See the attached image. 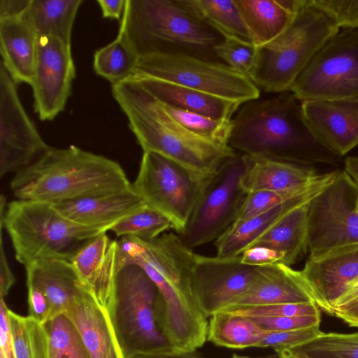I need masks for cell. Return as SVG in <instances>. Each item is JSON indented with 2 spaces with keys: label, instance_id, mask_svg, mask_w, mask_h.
I'll return each mask as SVG.
<instances>
[{
  "label": "cell",
  "instance_id": "26",
  "mask_svg": "<svg viewBox=\"0 0 358 358\" xmlns=\"http://www.w3.org/2000/svg\"><path fill=\"white\" fill-rule=\"evenodd\" d=\"M162 103L216 120H231L241 104L164 80L133 76Z\"/></svg>",
  "mask_w": 358,
  "mask_h": 358
},
{
  "label": "cell",
  "instance_id": "14",
  "mask_svg": "<svg viewBox=\"0 0 358 358\" xmlns=\"http://www.w3.org/2000/svg\"><path fill=\"white\" fill-rule=\"evenodd\" d=\"M24 110L13 80L0 62V176L17 173L49 148Z\"/></svg>",
  "mask_w": 358,
  "mask_h": 358
},
{
  "label": "cell",
  "instance_id": "27",
  "mask_svg": "<svg viewBox=\"0 0 358 358\" xmlns=\"http://www.w3.org/2000/svg\"><path fill=\"white\" fill-rule=\"evenodd\" d=\"M326 187L292 198L257 216L235 221L215 241L216 256L231 257L240 255L287 213L309 202Z\"/></svg>",
  "mask_w": 358,
  "mask_h": 358
},
{
  "label": "cell",
  "instance_id": "48",
  "mask_svg": "<svg viewBox=\"0 0 358 358\" xmlns=\"http://www.w3.org/2000/svg\"><path fill=\"white\" fill-rule=\"evenodd\" d=\"M358 300V275L349 283L343 294L333 306V315L336 311L344 309Z\"/></svg>",
  "mask_w": 358,
  "mask_h": 358
},
{
  "label": "cell",
  "instance_id": "13",
  "mask_svg": "<svg viewBox=\"0 0 358 358\" xmlns=\"http://www.w3.org/2000/svg\"><path fill=\"white\" fill-rule=\"evenodd\" d=\"M243 155L227 159L209 178L184 231L179 235L192 249L215 241L236 220L247 193L241 186Z\"/></svg>",
  "mask_w": 358,
  "mask_h": 358
},
{
  "label": "cell",
  "instance_id": "9",
  "mask_svg": "<svg viewBox=\"0 0 358 358\" xmlns=\"http://www.w3.org/2000/svg\"><path fill=\"white\" fill-rule=\"evenodd\" d=\"M133 76L164 80L241 105L258 99L260 93L248 76L224 63L180 52L141 56Z\"/></svg>",
  "mask_w": 358,
  "mask_h": 358
},
{
  "label": "cell",
  "instance_id": "44",
  "mask_svg": "<svg viewBox=\"0 0 358 358\" xmlns=\"http://www.w3.org/2000/svg\"><path fill=\"white\" fill-rule=\"evenodd\" d=\"M241 262L254 267H266L282 264L284 255L279 251L263 245H253L241 254Z\"/></svg>",
  "mask_w": 358,
  "mask_h": 358
},
{
  "label": "cell",
  "instance_id": "50",
  "mask_svg": "<svg viewBox=\"0 0 358 358\" xmlns=\"http://www.w3.org/2000/svg\"><path fill=\"white\" fill-rule=\"evenodd\" d=\"M127 0H97L102 15L106 18L119 20L122 18Z\"/></svg>",
  "mask_w": 358,
  "mask_h": 358
},
{
  "label": "cell",
  "instance_id": "8",
  "mask_svg": "<svg viewBox=\"0 0 358 358\" xmlns=\"http://www.w3.org/2000/svg\"><path fill=\"white\" fill-rule=\"evenodd\" d=\"M339 31L311 0H304L288 27L273 41L257 48L249 78L266 92L290 91L313 56Z\"/></svg>",
  "mask_w": 358,
  "mask_h": 358
},
{
  "label": "cell",
  "instance_id": "20",
  "mask_svg": "<svg viewBox=\"0 0 358 358\" xmlns=\"http://www.w3.org/2000/svg\"><path fill=\"white\" fill-rule=\"evenodd\" d=\"M24 268L27 284L38 288L46 297L51 319L65 314L78 299L90 292L69 261L43 259Z\"/></svg>",
  "mask_w": 358,
  "mask_h": 358
},
{
  "label": "cell",
  "instance_id": "53",
  "mask_svg": "<svg viewBox=\"0 0 358 358\" xmlns=\"http://www.w3.org/2000/svg\"><path fill=\"white\" fill-rule=\"evenodd\" d=\"M358 187V157H348L343 170Z\"/></svg>",
  "mask_w": 358,
  "mask_h": 358
},
{
  "label": "cell",
  "instance_id": "2",
  "mask_svg": "<svg viewBox=\"0 0 358 358\" xmlns=\"http://www.w3.org/2000/svg\"><path fill=\"white\" fill-rule=\"evenodd\" d=\"M10 187L16 199L56 204L127 190L132 183L117 162L71 145L49 147Z\"/></svg>",
  "mask_w": 358,
  "mask_h": 358
},
{
  "label": "cell",
  "instance_id": "17",
  "mask_svg": "<svg viewBox=\"0 0 358 358\" xmlns=\"http://www.w3.org/2000/svg\"><path fill=\"white\" fill-rule=\"evenodd\" d=\"M301 104L310 129L334 155L343 157L358 145V96Z\"/></svg>",
  "mask_w": 358,
  "mask_h": 358
},
{
  "label": "cell",
  "instance_id": "18",
  "mask_svg": "<svg viewBox=\"0 0 358 358\" xmlns=\"http://www.w3.org/2000/svg\"><path fill=\"white\" fill-rule=\"evenodd\" d=\"M298 273L321 310L333 315V306L358 275V245L309 257Z\"/></svg>",
  "mask_w": 358,
  "mask_h": 358
},
{
  "label": "cell",
  "instance_id": "45",
  "mask_svg": "<svg viewBox=\"0 0 358 358\" xmlns=\"http://www.w3.org/2000/svg\"><path fill=\"white\" fill-rule=\"evenodd\" d=\"M28 290L29 316L36 319L42 324L51 320L49 303L43 294L36 287L27 284Z\"/></svg>",
  "mask_w": 358,
  "mask_h": 358
},
{
  "label": "cell",
  "instance_id": "40",
  "mask_svg": "<svg viewBox=\"0 0 358 358\" xmlns=\"http://www.w3.org/2000/svg\"><path fill=\"white\" fill-rule=\"evenodd\" d=\"M213 50L222 62L241 73L249 76L255 65L257 54V48L252 44L224 38Z\"/></svg>",
  "mask_w": 358,
  "mask_h": 358
},
{
  "label": "cell",
  "instance_id": "52",
  "mask_svg": "<svg viewBox=\"0 0 358 358\" xmlns=\"http://www.w3.org/2000/svg\"><path fill=\"white\" fill-rule=\"evenodd\" d=\"M132 358H206L204 357L198 355L194 352H159L140 355L135 356Z\"/></svg>",
  "mask_w": 358,
  "mask_h": 358
},
{
  "label": "cell",
  "instance_id": "39",
  "mask_svg": "<svg viewBox=\"0 0 358 358\" xmlns=\"http://www.w3.org/2000/svg\"><path fill=\"white\" fill-rule=\"evenodd\" d=\"M221 310L250 318L321 315V310L313 301L229 306Z\"/></svg>",
  "mask_w": 358,
  "mask_h": 358
},
{
  "label": "cell",
  "instance_id": "15",
  "mask_svg": "<svg viewBox=\"0 0 358 358\" xmlns=\"http://www.w3.org/2000/svg\"><path fill=\"white\" fill-rule=\"evenodd\" d=\"M71 45L51 37H38V54L31 85L34 108L43 120H52L65 108L75 78Z\"/></svg>",
  "mask_w": 358,
  "mask_h": 358
},
{
  "label": "cell",
  "instance_id": "21",
  "mask_svg": "<svg viewBox=\"0 0 358 358\" xmlns=\"http://www.w3.org/2000/svg\"><path fill=\"white\" fill-rule=\"evenodd\" d=\"M244 169L241 186L247 193L268 190L291 192L306 189L323 176L301 165L242 154Z\"/></svg>",
  "mask_w": 358,
  "mask_h": 358
},
{
  "label": "cell",
  "instance_id": "36",
  "mask_svg": "<svg viewBox=\"0 0 358 358\" xmlns=\"http://www.w3.org/2000/svg\"><path fill=\"white\" fill-rule=\"evenodd\" d=\"M169 229L172 223L147 204L114 224L110 229L117 237L131 236L144 241L155 239Z\"/></svg>",
  "mask_w": 358,
  "mask_h": 358
},
{
  "label": "cell",
  "instance_id": "43",
  "mask_svg": "<svg viewBox=\"0 0 358 358\" xmlns=\"http://www.w3.org/2000/svg\"><path fill=\"white\" fill-rule=\"evenodd\" d=\"M266 332L286 331L320 326L321 315L251 318Z\"/></svg>",
  "mask_w": 358,
  "mask_h": 358
},
{
  "label": "cell",
  "instance_id": "1",
  "mask_svg": "<svg viewBox=\"0 0 358 358\" xmlns=\"http://www.w3.org/2000/svg\"><path fill=\"white\" fill-rule=\"evenodd\" d=\"M117 245L119 266L138 265L159 289L164 305L165 331L173 351L194 352L203 346L208 323L193 287L196 252L174 233L150 241L124 236Z\"/></svg>",
  "mask_w": 358,
  "mask_h": 358
},
{
  "label": "cell",
  "instance_id": "7",
  "mask_svg": "<svg viewBox=\"0 0 358 358\" xmlns=\"http://www.w3.org/2000/svg\"><path fill=\"white\" fill-rule=\"evenodd\" d=\"M108 312L124 358L174 352L165 331L162 296L138 265L118 268Z\"/></svg>",
  "mask_w": 358,
  "mask_h": 358
},
{
  "label": "cell",
  "instance_id": "4",
  "mask_svg": "<svg viewBox=\"0 0 358 358\" xmlns=\"http://www.w3.org/2000/svg\"><path fill=\"white\" fill-rule=\"evenodd\" d=\"M112 93L143 152L163 155L203 177L213 175L227 159L236 154L229 145L189 132L134 79L113 85Z\"/></svg>",
  "mask_w": 358,
  "mask_h": 358
},
{
  "label": "cell",
  "instance_id": "33",
  "mask_svg": "<svg viewBox=\"0 0 358 358\" xmlns=\"http://www.w3.org/2000/svg\"><path fill=\"white\" fill-rule=\"evenodd\" d=\"M139 56L124 32L119 30L116 38L99 49L94 55L95 72L113 85L129 79L134 73Z\"/></svg>",
  "mask_w": 358,
  "mask_h": 358
},
{
  "label": "cell",
  "instance_id": "28",
  "mask_svg": "<svg viewBox=\"0 0 358 358\" xmlns=\"http://www.w3.org/2000/svg\"><path fill=\"white\" fill-rule=\"evenodd\" d=\"M234 2L257 48L279 36L295 14L285 8L280 0H234Z\"/></svg>",
  "mask_w": 358,
  "mask_h": 358
},
{
  "label": "cell",
  "instance_id": "29",
  "mask_svg": "<svg viewBox=\"0 0 358 358\" xmlns=\"http://www.w3.org/2000/svg\"><path fill=\"white\" fill-rule=\"evenodd\" d=\"M308 203L289 211L250 247H268L284 255L282 264L296 263L308 250Z\"/></svg>",
  "mask_w": 358,
  "mask_h": 358
},
{
  "label": "cell",
  "instance_id": "35",
  "mask_svg": "<svg viewBox=\"0 0 358 358\" xmlns=\"http://www.w3.org/2000/svg\"><path fill=\"white\" fill-rule=\"evenodd\" d=\"M8 316L15 358H50L49 337L44 324L10 309Z\"/></svg>",
  "mask_w": 358,
  "mask_h": 358
},
{
  "label": "cell",
  "instance_id": "42",
  "mask_svg": "<svg viewBox=\"0 0 358 358\" xmlns=\"http://www.w3.org/2000/svg\"><path fill=\"white\" fill-rule=\"evenodd\" d=\"M322 333L320 326L286 331L267 332L257 348H271L279 353L304 344Z\"/></svg>",
  "mask_w": 358,
  "mask_h": 358
},
{
  "label": "cell",
  "instance_id": "12",
  "mask_svg": "<svg viewBox=\"0 0 358 358\" xmlns=\"http://www.w3.org/2000/svg\"><path fill=\"white\" fill-rule=\"evenodd\" d=\"M307 222L309 257L358 245V187L344 171L309 201Z\"/></svg>",
  "mask_w": 358,
  "mask_h": 358
},
{
  "label": "cell",
  "instance_id": "32",
  "mask_svg": "<svg viewBox=\"0 0 358 358\" xmlns=\"http://www.w3.org/2000/svg\"><path fill=\"white\" fill-rule=\"evenodd\" d=\"M210 317L207 340L220 347L257 348L267 333L250 317L222 310Z\"/></svg>",
  "mask_w": 358,
  "mask_h": 358
},
{
  "label": "cell",
  "instance_id": "5",
  "mask_svg": "<svg viewBox=\"0 0 358 358\" xmlns=\"http://www.w3.org/2000/svg\"><path fill=\"white\" fill-rule=\"evenodd\" d=\"M120 29L139 57L180 52L222 62L213 49L224 37L194 16L180 0H127Z\"/></svg>",
  "mask_w": 358,
  "mask_h": 358
},
{
  "label": "cell",
  "instance_id": "31",
  "mask_svg": "<svg viewBox=\"0 0 358 358\" xmlns=\"http://www.w3.org/2000/svg\"><path fill=\"white\" fill-rule=\"evenodd\" d=\"M180 1L194 16L216 30L224 38L252 44L234 0Z\"/></svg>",
  "mask_w": 358,
  "mask_h": 358
},
{
  "label": "cell",
  "instance_id": "30",
  "mask_svg": "<svg viewBox=\"0 0 358 358\" xmlns=\"http://www.w3.org/2000/svg\"><path fill=\"white\" fill-rule=\"evenodd\" d=\"M82 0H31L26 14L38 37L71 45L72 28Z\"/></svg>",
  "mask_w": 358,
  "mask_h": 358
},
{
  "label": "cell",
  "instance_id": "11",
  "mask_svg": "<svg viewBox=\"0 0 358 358\" xmlns=\"http://www.w3.org/2000/svg\"><path fill=\"white\" fill-rule=\"evenodd\" d=\"M290 92L301 101L358 96V29H342L317 52Z\"/></svg>",
  "mask_w": 358,
  "mask_h": 358
},
{
  "label": "cell",
  "instance_id": "38",
  "mask_svg": "<svg viewBox=\"0 0 358 358\" xmlns=\"http://www.w3.org/2000/svg\"><path fill=\"white\" fill-rule=\"evenodd\" d=\"M162 104L166 112L189 132L201 138L229 145L231 120H216Z\"/></svg>",
  "mask_w": 358,
  "mask_h": 358
},
{
  "label": "cell",
  "instance_id": "22",
  "mask_svg": "<svg viewBox=\"0 0 358 358\" xmlns=\"http://www.w3.org/2000/svg\"><path fill=\"white\" fill-rule=\"evenodd\" d=\"M69 220L85 226L110 231L117 222L146 205L131 187L129 189L54 204Z\"/></svg>",
  "mask_w": 358,
  "mask_h": 358
},
{
  "label": "cell",
  "instance_id": "10",
  "mask_svg": "<svg viewBox=\"0 0 358 358\" xmlns=\"http://www.w3.org/2000/svg\"><path fill=\"white\" fill-rule=\"evenodd\" d=\"M212 176H199L163 155L143 152L132 187L148 206L168 218L180 235Z\"/></svg>",
  "mask_w": 358,
  "mask_h": 358
},
{
  "label": "cell",
  "instance_id": "51",
  "mask_svg": "<svg viewBox=\"0 0 358 358\" xmlns=\"http://www.w3.org/2000/svg\"><path fill=\"white\" fill-rule=\"evenodd\" d=\"M334 316L350 327L358 328V300L348 307L336 311Z\"/></svg>",
  "mask_w": 358,
  "mask_h": 358
},
{
  "label": "cell",
  "instance_id": "34",
  "mask_svg": "<svg viewBox=\"0 0 358 358\" xmlns=\"http://www.w3.org/2000/svg\"><path fill=\"white\" fill-rule=\"evenodd\" d=\"M278 355L281 358H358V331H322L315 338Z\"/></svg>",
  "mask_w": 358,
  "mask_h": 358
},
{
  "label": "cell",
  "instance_id": "6",
  "mask_svg": "<svg viewBox=\"0 0 358 358\" xmlns=\"http://www.w3.org/2000/svg\"><path fill=\"white\" fill-rule=\"evenodd\" d=\"M0 224L6 231L16 260L24 267L39 260L69 261L101 228L78 224L63 215L52 203L0 199Z\"/></svg>",
  "mask_w": 358,
  "mask_h": 358
},
{
  "label": "cell",
  "instance_id": "24",
  "mask_svg": "<svg viewBox=\"0 0 358 358\" xmlns=\"http://www.w3.org/2000/svg\"><path fill=\"white\" fill-rule=\"evenodd\" d=\"M76 327L90 358H124L108 310L91 292L65 313Z\"/></svg>",
  "mask_w": 358,
  "mask_h": 358
},
{
  "label": "cell",
  "instance_id": "41",
  "mask_svg": "<svg viewBox=\"0 0 358 358\" xmlns=\"http://www.w3.org/2000/svg\"><path fill=\"white\" fill-rule=\"evenodd\" d=\"M342 29H358V0H311Z\"/></svg>",
  "mask_w": 358,
  "mask_h": 358
},
{
  "label": "cell",
  "instance_id": "16",
  "mask_svg": "<svg viewBox=\"0 0 358 358\" xmlns=\"http://www.w3.org/2000/svg\"><path fill=\"white\" fill-rule=\"evenodd\" d=\"M259 267L231 257H208L196 253L193 287L199 305L207 317L229 306L255 281Z\"/></svg>",
  "mask_w": 358,
  "mask_h": 358
},
{
  "label": "cell",
  "instance_id": "47",
  "mask_svg": "<svg viewBox=\"0 0 358 358\" xmlns=\"http://www.w3.org/2000/svg\"><path fill=\"white\" fill-rule=\"evenodd\" d=\"M3 226L0 224L1 231V252H0V295L5 297L8 294L10 288L15 284L16 278L13 273L8 263L3 243Z\"/></svg>",
  "mask_w": 358,
  "mask_h": 358
},
{
  "label": "cell",
  "instance_id": "37",
  "mask_svg": "<svg viewBox=\"0 0 358 358\" xmlns=\"http://www.w3.org/2000/svg\"><path fill=\"white\" fill-rule=\"evenodd\" d=\"M50 343V358H90L71 319L59 314L44 324Z\"/></svg>",
  "mask_w": 358,
  "mask_h": 358
},
{
  "label": "cell",
  "instance_id": "54",
  "mask_svg": "<svg viewBox=\"0 0 358 358\" xmlns=\"http://www.w3.org/2000/svg\"><path fill=\"white\" fill-rule=\"evenodd\" d=\"M231 358H252V357H245V356H239V355H234Z\"/></svg>",
  "mask_w": 358,
  "mask_h": 358
},
{
  "label": "cell",
  "instance_id": "49",
  "mask_svg": "<svg viewBox=\"0 0 358 358\" xmlns=\"http://www.w3.org/2000/svg\"><path fill=\"white\" fill-rule=\"evenodd\" d=\"M31 0H0V18L24 13Z\"/></svg>",
  "mask_w": 358,
  "mask_h": 358
},
{
  "label": "cell",
  "instance_id": "19",
  "mask_svg": "<svg viewBox=\"0 0 358 358\" xmlns=\"http://www.w3.org/2000/svg\"><path fill=\"white\" fill-rule=\"evenodd\" d=\"M71 262L98 303L108 310L119 268L117 241L102 233L83 247Z\"/></svg>",
  "mask_w": 358,
  "mask_h": 358
},
{
  "label": "cell",
  "instance_id": "23",
  "mask_svg": "<svg viewBox=\"0 0 358 358\" xmlns=\"http://www.w3.org/2000/svg\"><path fill=\"white\" fill-rule=\"evenodd\" d=\"M38 36L27 16L0 18L1 62L16 84L31 85L38 54Z\"/></svg>",
  "mask_w": 358,
  "mask_h": 358
},
{
  "label": "cell",
  "instance_id": "3",
  "mask_svg": "<svg viewBox=\"0 0 358 358\" xmlns=\"http://www.w3.org/2000/svg\"><path fill=\"white\" fill-rule=\"evenodd\" d=\"M229 145L244 155L296 164L337 157L316 137L290 91L242 104L231 119Z\"/></svg>",
  "mask_w": 358,
  "mask_h": 358
},
{
  "label": "cell",
  "instance_id": "46",
  "mask_svg": "<svg viewBox=\"0 0 358 358\" xmlns=\"http://www.w3.org/2000/svg\"><path fill=\"white\" fill-rule=\"evenodd\" d=\"M8 307L5 303L4 298L1 296L0 299V338L1 350L0 354L5 358H15L12 336L10 329Z\"/></svg>",
  "mask_w": 358,
  "mask_h": 358
},
{
  "label": "cell",
  "instance_id": "25",
  "mask_svg": "<svg viewBox=\"0 0 358 358\" xmlns=\"http://www.w3.org/2000/svg\"><path fill=\"white\" fill-rule=\"evenodd\" d=\"M308 301L314 302L298 271L278 263L259 267L251 287L227 307Z\"/></svg>",
  "mask_w": 358,
  "mask_h": 358
}]
</instances>
